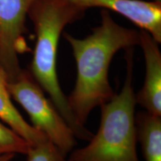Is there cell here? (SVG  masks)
Segmentation results:
<instances>
[{
    "label": "cell",
    "instance_id": "3957f363",
    "mask_svg": "<svg viewBox=\"0 0 161 161\" xmlns=\"http://www.w3.org/2000/svg\"><path fill=\"white\" fill-rule=\"evenodd\" d=\"M125 58L123 86L119 93L100 106L101 122L97 132L88 145L72 150L68 161H140L136 153L132 48L126 49Z\"/></svg>",
    "mask_w": 161,
    "mask_h": 161
},
{
    "label": "cell",
    "instance_id": "6da1fadb",
    "mask_svg": "<svg viewBox=\"0 0 161 161\" xmlns=\"http://www.w3.org/2000/svg\"><path fill=\"white\" fill-rule=\"evenodd\" d=\"M102 23L91 35L78 39L64 32L77 66L74 89L67 101L77 122L84 126L90 113L115 95L108 78L116 52L139 45V31L119 25L108 10L101 12Z\"/></svg>",
    "mask_w": 161,
    "mask_h": 161
},
{
    "label": "cell",
    "instance_id": "52a82bcc",
    "mask_svg": "<svg viewBox=\"0 0 161 161\" xmlns=\"http://www.w3.org/2000/svg\"><path fill=\"white\" fill-rule=\"evenodd\" d=\"M139 46L143 52L146 74L142 88L136 93V104L146 112L161 116V52L149 33L139 31Z\"/></svg>",
    "mask_w": 161,
    "mask_h": 161
},
{
    "label": "cell",
    "instance_id": "277c9868",
    "mask_svg": "<svg viewBox=\"0 0 161 161\" xmlns=\"http://www.w3.org/2000/svg\"><path fill=\"white\" fill-rule=\"evenodd\" d=\"M8 87L12 99L27 113L31 125L66 157L77 143L75 134L29 70L22 69L15 79L8 81Z\"/></svg>",
    "mask_w": 161,
    "mask_h": 161
},
{
    "label": "cell",
    "instance_id": "8fae6325",
    "mask_svg": "<svg viewBox=\"0 0 161 161\" xmlns=\"http://www.w3.org/2000/svg\"><path fill=\"white\" fill-rule=\"evenodd\" d=\"M25 155L27 161H67L66 156L49 140L31 146Z\"/></svg>",
    "mask_w": 161,
    "mask_h": 161
},
{
    "label": "cell",
    "instance_id": "4fadbf2b",
    "mask_svg": "<svg viewBox=\"0 0 161 161\" xmlns=\"http://www.w3.org/2000/svg\"><path fill=\"white\" fill-rule=\"evenodd\" d=\"M67 161H68V160H67Z\"/></svg>",
    "mask_w": 161,
    "mask_h": 161
},
{
    "label": "cell",
    "instance_id": "5b68a950",
    "mask_svg": "<svg viewBox=\"0 0 161 161\" xmlns=\"http://www.w3.org/2000/svg\"><path fill=\"white\" fill-rule=\"evenodd\" d=\"M35 0H0V66L8 81L23 69L19 55L27 51L25 20Z\"/></svg>",
    "mask_w": 161,
    "mask_h": 161
},
{
    "label": "cell",
    "instance_id": "7c38bea8",
    "mask_svg": "<svg viewBox=\"0 0 161 161\" xmlns=\"http://www.w3.org/2000/svg\"><path fill=\"white\" fill-rule=\"evenodd\" d=\"M14 157V154H2V155H0V161H11Z\"/></svg>",
    "mask_w": 161,
    "mask_h": 161
},
{
    "label": "cell",
    "instance_id": "8992f818",
    "mask_svg": "<svg viewBox=\"0 0 161 161\" xmlns=\"http://www.w3.org/2000/svg\"><path fill=\"white\" fill-rule=\"evenodd\" d=\"M84 10L104 8L123 16L161 43V1L142 0H69Z\"/></svg>",
    "mask_w": 161,
    "mask_h": 161
},
{
    "label": "cell",
    "instance_id": "7a4b0ae2",
    "mask_svg": "<svg viewBox=\"0 0 161 161\" xmlns=\"http://www.w3.org/2000/svg\"><path fill=\"white\" fill-rule=\"evenodd\" d=\"M86 10L69 0H35L28 17L35 27L36 43L29 69L34 79L55 104L76 138L89 141L93 134L79 125L60 86L57 71L58 47L64 28L81 19Z\"/></svg>",
    "mask_w": 161,
    "mask_h": 161
},
{
    "label": "cell",
    "instance_id": "9c48e42d",
    "mask_svg": "<svg viewBox=\"0 0 161 161\" xmlns=\"http://www.w3.org/2000/svg\"><path fill=\"white\" fill-rule=\"evenodd\" d=\"M135 124L145 161H161V116L145 110L135 115Z\"/></svg>",
    "mask_w": 161,
    "mask_h": 161
},
{
    "label": "cell",
    "instance_id": "30bf717a",
    "mask_svg": "<svg viewBox=\"0 0 161 161\" xmlns=\"http://www.w3.org/2000/svg\"><path fill=\"white\" fill-rule=\"evenodd\" d=\"M31 147L25 139L12 128L0 122V155L5 154H26Z\"/></svg>",
    "mask_w": 161,
    "mask_h": 161
},
{
    "label": "cell",
    "instance_id": "ba28073f",
    "mask_svg": "<svg viewBox=\"0 0 161 161\" xmlns=\"http://www.w3.org/2000/svg\"><path fill=\"white\" fill-rule=\"evenodd\" d=\"M8 83V76L0 66V119L25 139L31 146L49 140L43 133L36 129L19 114L12 102Z\"/></svg>",
    "mask_w": 161,
    "mask_h": 161
}]
</instances>
